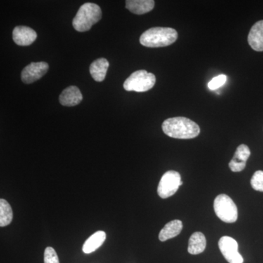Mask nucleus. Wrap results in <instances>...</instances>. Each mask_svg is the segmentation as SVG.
Instances as JSON below:
<instances>
[{"instance_id": "obj_20", "label": "nucleus", "mask_w": 263, "mask_h": 263, "mask_svg": "<svg viewBox=\"0 0 263 263\" xmlns=\"http://www.w3.org/2000/svg\"><path fill=\"white\" fill-rule=\"evenodd\" d=\"M227 79H228L227 76L223 75V74L222 75L216 76V77L214 78V79L209 83L208 86H209V89L214 91V90L219 89V88H220L221 86H222L223 85L226 84Z\"/></svg>"}, {"instance_id": "obj_15", "label": "nucleus", "mask_w": 263, "mask_h": 263, "mask_svg": "<svg viewBox=\"0 0 263 263\" xmlns=\"http://www.w3.org/2000/svg\"><path fill=\"white\" fill-rule=\"evenodd\" d=\"M183 229V223L179 219H175L166 224L159 234L161 241L171 239L179 235Z\"/></svg>"}, {"instance_id": "obj_21", "label": "nucleus", "mask_w": 263, "mask_h": 263, "mask_svg": "<svg viewBox=\"0 0 263 263\" xmlns=\"http://www.w3.org/2000/svg\"><path fill=\"white\" fill-rule=\"evenodd\" d=\"M44 263H60L56 251L52 247H47L45 250Z\"/></svg>"}, {"instance_id": "obj_13", "label": "nucleus", "mask_w": 263, "mask_h": 263, "mask_svg": "<svg viewBox=\"0 0 263 263\" xmlns=\"http://www.w3.org/2000/svg\"><path fill=\"white\" fill-rule=\"evenodd\" d=\"M154 0H127L126 8L133 13L143 15L152 11L155 8Z\"/></svg>"}, {"instance_id": "obj_11", "label": "nucleus", "mask_w": 263, "mask_h": 263, "mask_svg": "<svg viewBox=\"0 0 263 263\" xmlns=\"http://www.w3.org/2000/svg\"><path fill=\"white\" fill-rule=\"evenodd\" d=\"M59 100L64 106L72 107L81 103L83 96L77 86H70L62 91Z\"/></svg>"}, {"instance_id": "obj_7", "label": "nucleus", "mask_w": 263, "mask_h": 263, "mask_svg": "<svg viewBox=\"0 0 263 263\" xmlns=\"http://www.w3.org/2000/svg\"><path fill=\"white\" fill-rule=\"evenodd\" d=\"M219 248L224 258L229 263H243V258L238 252V242L230 236L221 237Z\"/></svg>"}, {"instance_id": "obj_19", "label": "nucleus", "mask_w": 263, "mask_h": 263, "mask_svg": "<svg viewBox=\"0 0 263 263\" xmlns=\"http://www.w3.org/2000/svg\"><path fill=\"white\" fill-rule=\"evenodd\" d=\"M252 187L256 191L263 192V171H257L254 173L251 179Z\"/></svg>"}, {"instance_id": "obj_16", "label": "nucleus", "mask_w": 263, "mask_h": 263, "mask_svg": "<svg viewBox=\"0 0 263 263\" xmlns=\"http://www.w3.org/2000/svg\"><path fill=\"white\" fill-rule=\"evenodd\" d=\"M106 240V233L104 231H98L91 235V236L85 241L83 246V252L85 254H91L100 248Z\"/></svg>"}, {"instance_id": "obj_12", "label": "nucleus", "mask_w": 263, "mask_h": 263, "mask_svg": "<svg viewBox=\"0 0 263 263\" xmlns=\"http://www.w3.org/2000/svg\"><path fill=\"white\" fill-rule=\"evenodd\" d=\"M249 46L256 51H263V20L254 24L248 36Z\"/></svg>"}, {"instance_id": "obj_9", "label": "nucleus", "mask_w": 263, "mask_h": 263, "mask_svg": "<svg viewBox=\"0 0 263 263\" xmlns=\"http://www.w3.org/2000/svg\"><path fill=\"white\" fill-rule=\"evenodd\" d=\"M37 37V33L34 29L25 26H18L13 31V41L18 46H30L36 41Z\"/></svg>"}, {"instance_id": "obj_2", "label": "nucleus", "mask_w": 263, "mask_h": 263, "mask_svg": "<svg viewBox=\"0 0 263 263\" xmlns=\"http://www.w3.org/2000/svg\"><path fill=\"white\" fill-rule=\"evenodd\" d=\"M178 32L171 27H152L141 34L140 43L148 48L171 46L177 41Z\"/></svg>"}, {"instance_id": "obj_17", "label": "nucleus", "mask_w": 263, "mask_h": 263, "mask_svg": "<svg viewBox=\"0 0 263 263\" xmlns=\"http://www.w3.org/2000/svg\"><path fill=\"white\" fill-rule=\"evenodd\" d=\"M205 247H206V239L205 235L202 233L196 232L191 235L189 240V253L193 255L201 254L205 251Z\"/></svg>"}, {"instance_id": "obj_5", "label": "nucleus", "mask_w": 263, "mask_h": 263, "mask_svg": "<svg viewBox=\"0 0 263 263\" xmlns=\"http://www.w3.org/2000/svg\"><path fill=\"white\" fill-rule=\"evenodd\" d=\"M214 209L216 216L224 222L233 223L238 219V209L228 195H218L214 200Z\"/></svg>"}, {"instance_id": "obj_1", "label": "nucleus", "mask_w": 263, "mask_h": 263, "mask_svg": "<svg viewBox=\"0 0 263 263\" xmlns=\"http://www.w3.org/2000/svg\"><path fill=\"white\" fill-rule=\"evenodd\" d=\"M164 134L176 139H193L200 135L198 124L186 117H174L162 123Z\"/></svg>"}, {"instance_id": "obj_8", "label": "nucleus", "mask_w": 263, "mask_h": 263, "mask_svg": "<svg viewBox=\"0 0 263 263\" xmlns=\"http://www.w3.org/2000/svg\"><path fill=\"white\" fill-rule=\"evenodd\" d=\"M49 66L45 62H32L24 67L22 72V81L30 84L41 79L47 73Z\"/></svg>"}, {"instance_id": "obj_3", "label": "nucleus", "mask_w": 263, "mask_h": 263, "mask_svg": "<svg viewBox=\"0 0 263 263\" xmlns=\"http://www.w3.org/2000/svg\"><path fill=\"white\" fill-rule=\"evenodd\" d=\"M102 18V10L99 5L87 3L81 5L72 21V26L78 32L89 31Z\"/></svg>"}, {"instance_id": "obj_10", "label": "nucleus", "mask_w": 263, "mask_h": 263, "mask_svg": "<svg viewBox=\"0 0 263 263\" xmlns=\"http://www.w3.org/2000/svg\"><path fill=\"white\" fill-rule=\"evenodd\" d=\"M251 155L250 149L247 145L241 144L237 148L234 157L229 163V167L233 172H240L245 168L247 161Z\"/></svg>"}, {"instance_id": "obj_6", "label": "nucleus", "mask_w": 263, "mask_h": 263, "mask_svg": "<svg viewBox=\"0 0 263 263\" xmlns=\"http://www.w3.org/2000/svg\"><path fill=\"white\" fill-rule=\"evenodd\" d=\"M182 184L179 173L175 171H167L161 178L157 187V193L161 198H168L176 194Z\"/></svg>"}, {"instance_id": "obj_4", "label": "nucleus", "mask_w": 263, "mask_h": 263, "mask_svg": "<svg viewBox=\"0 0 263 263\" xmlns=\"http://www.w3.org/2000/svg\"><path fill=\"white\" fill-rule=\"evenodd\" d=\"M156 76L152 72L141 70L133 72L124 81V89L128 91L144 92L155 86Z\"/></svg>"}, {"instance_id": "obj_14", "label": "nucleus", "mask_w": 263, "mask_h": 263, "mask_svg": "<svg viewBox=\"0 0 263 263\" xmlns=\"http://www.w3.org/2000/svg\"><path fill=\"white\" fill-rule=\"evenodd\" d=\"M109 67V62L106 59L100 58L91 64L89 67L90 74L95 81L101 82L105 80L107 71Z\"/></svg>"}, {"instance_id": "obj_18", "label": "nucleus", "mask_w": 263, "mask_h": 263, "mask_svg": "<svg viewBox=\"0 0 263 263\" xmlns=\"http://www.w3.org/2000/svg\"><path fill=\"white\" fill-rule=\"evenodd\" d=\"M13 218V210L10 204L4 199H0V227L8 226Z\"/></svg>"}]
</instances>
